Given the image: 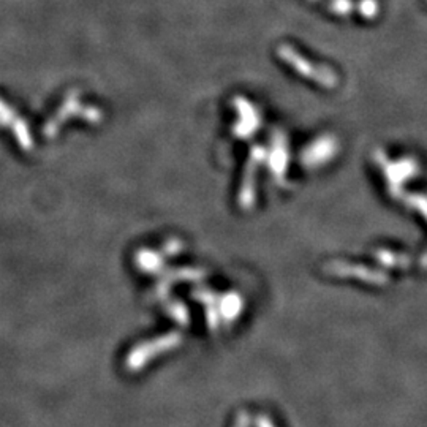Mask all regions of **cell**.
Returning <instances> with one entry per match:
<instances>
[{"label":"cell","instance_id":"3957f363","mask_svg":"<svg viewBox=\"0 0 427 427\" xmlns=\"http://www.w3.org/2000/svg\"><path fill=\"white\" fill-rule=\"evenodd\" d=\"M255 426L256 427H276L274 424H272V421L267 418V417H263V415L256 418V424Z\"/></svg>","mask_w":427,"mask_h":427},{"label":"cell","instance_id":"6da1fadb","mask_svg":"<svg viewBox=\"0 0 427 427\" xmlns=\"http://www.w3.org/2000/svg\"><path fill=\"white\" fill-rule=\"evenodd\" d=\"M179 340H181L179 335L169 334V335H165V337L162 339L146 342V344L136 346V349L130 353V356L127 360L128 369L133 370V372H138L141 367L146 366L147 361H151L153 356L158 355V353H163L169 349H173V346L179 344Z\"/></svg>","mask_w":427,"mask_h":427},{"label":"cell","instance_id":"7a4b0ae2","mask_svg":"<svg viewBox=\"0 0 427 427\" xmlns=\"http://www.w3.org/2000/svg\"><path fill=\"white\" fill-rule=\"evenodd\" d=\"M250 421H252V418H250V415L242 410V412L237 413L235 427H250Z\"/></svg>","mask_w":427,"mask_h":427}]
</instances>
